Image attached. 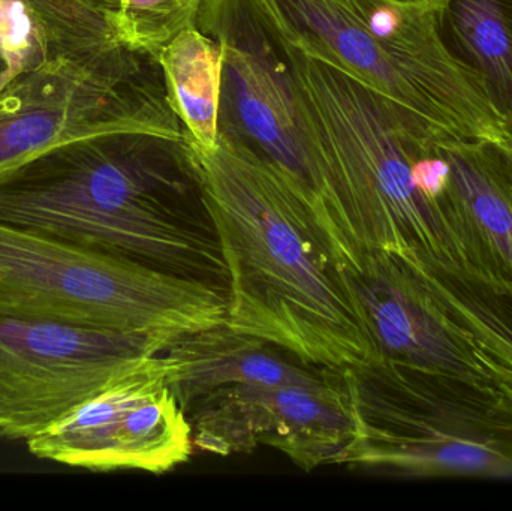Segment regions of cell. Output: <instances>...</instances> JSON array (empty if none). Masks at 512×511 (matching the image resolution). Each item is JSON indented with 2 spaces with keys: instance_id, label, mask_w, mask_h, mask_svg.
I'll return each instance as SVG.
<instances>
[{
  "instance_id": "cell-1",
  "label": "cell",
  "mask_w": 512,
  "mask_h": 511,
  "mask_svg": "<svg viewBox=\"0 0 512 511\" xmlns=\"http://www.w3.org/2000/svg\"><path fill=\"white\" fill-rule=\"evenodd\" d=\"M0 222L227 291L185 135L122 132L54 147L0 183Z\"/></svg>"
},
{
  "instance_id": "cell-2",
  "label": "cell",
  "mask_w": 512,
  "mask_h": 511,
  "mask_svg": "<svg viewBox=\"0 0 512 511\" xmlns=\"http://www.w3.org/2000/svg\"><path fill=\"white\" fill-rule=\"evenodd\" d=\"M192 150L227 264L225 324L313 368L372 362L333 252L300 198L267 162L221 135L213 152Z\"/></svg>"
},
{
  "instance_id": "cell-3",
  "label": "cell",
  "mask_w": 512,
  "mask_h": 511,
  "mask_svg": "<svg viewBox=\"0 0 512 511\" xmlns=\"http://www.w3.org/2000/svg\"><path fill=\"white\" fill-rule=\"evenodd\" d=\"M270 36L331 212L355 252L463 269L444 215L417 180L418 159L439 126Z\"/></svg>"
},
{
  "instance_id": "cell-4",
  "label": "cell",
  "mask_w": 512,
  "mask_h": 511,
  "mask_svg": "<svg viewBox=\"0 0 512 511\" xmlns=\"http://www.w3.org/2000/svg\"><path fill=\"white\" fill-rule=\"evenodd\" d=\"M0 317L180 336L227 323V291L0 222Z\"/></svg>"
},
{
  "instance_id": "cell-5",
  "label": "cell",
  "mask_w": 512,
  "mask_h": 511,
  "mask_svg": "<svg viewBox=\"0 0 512 511\" xmlns=\"http://www.w3.org/2000/svg\"><path fill=\"white\" fill-rule=\"evenodd\" d=\"M340 378L357 426L343 465L408 477H512V399L502 390L382 360Z\"/></svg>"
},
{
  "instance_id": "cell-6",
  "label": "cell",
  "mask_w": 512,
  "mask_h": 511,
  "mask_svg": "<svg viewBox=\"0 0 512 511\" xmlns=\"http://www.w3.org/2000/svg\"><path fill=\"white\" fill-rule=\"evenodd\" d=\"M245 2L274 38L445 129L427 95L444 59L435 0Z\"/></svg>"
},
{
  "instance_id": "cell-7",
  "label": "cell",
  "mask_w": 512,
  "mask_h": 511,
  "mask_svg": "<svg viewBox=\"0 0 512 511\" xmlns=\"http://www.w3.org/2000/svg\"><path fill=\"white\" fill-rule=\"evenodd\" d=\"M198 29L222 50L219 135L267 162L300 198L336 263L354 260L301 131L285 59L245 0H204Z\"/></svg>"
},
{
  "instance_id": "cell-8",
  "label": "cell",
  "mask_w": 512,
  "mask_h": 511,
  "mask_svg": "<svg viewBox=\"0 0 512 511\" xmlns=\"http://www.w3.org/2000/svg\"><path fill=\"white\" fill-rule=\"evenodd\" d=\"M174 338L0 317V440L38 437Z\"/></svg>"
},
{
  "instance_id": "cell-9",
  "label": "cell",
  "mask_w": 512,
  "mask_h": 511,
  "mask_svg": "<svg viewBox=\"0 0 512 511\" xmlns=\"http://www.w3.org/2000/svg\"><path fill=\"white\" fill-rule=\"evenodd\" d=\"M26 444L36 458L102 473L164 474L186 464L194 450L161 353L137 360Z\"/></svg>"
},
{
  "instance_id": "cell-10",
  "label": "cell",
  "mask_w": 512,
  "mask_h": 511,
  "mask_svg": "<svg viewBox=\"0 0 512 511\" xmlns=\"http://www.w3.org/2000/svg\"><path fill=\"white\" fill-rule=\"evenodd\" d=\"M337 269L373 360L466 378L511 398L507 374L442 308L406 261L385 252L361 251Z\"/></svg>"
},
{
  "instance_id": "cell-11",
  "label": "cell",
  "mask_w": 512,
  "mask_h": 511,
  "mask_svg": "<svg viewBox=\"0 0 512 511\" xmlns=\"http://www.w3.org/2000/svg\"><path fill=\"white\" fill-rule=\"evenodd\" d=\"M194 446L216 456L271 447L304 471L343 465L357 435L340 372L321 387L234 384L195 402Z\"/></svg>"
},
{
  "instance_id": "cell-12",
  "label": "cell",
  "mask_w": 512,
  "mask_h": 511,
  "mask_svg": "<svg viewBox=\"0 0 512 511\" xmlns=\"http://www.w3.org/2000/svg\"><path fill=\"white\" fill-rule=\"evenodd\" d=\"M438 147L447 177L436 203L463 269L512 290V143L439 131Z\"/></svg>"
},
{
  "instance_id": "cell-13",
  "label": "cell",
  "mask_w": 512,
  "mask_h": 511,
  "mask_svg": "<svg viewBox=\"0 0 512 511\" xmlns=\"http://www.w3.org/2000/svg\"><path fill=\"white\" fill-rule=\"evenodd\" d=\"M168 383L185 413L204 396L234 384L321 387L336 371L313 368L288 351L227 324L180 335L161 353Z\"/></svg>"
},
{
  "instance_id": "cell-14",
  "label": "cell",
  "mask_w": 512,
  "mask_h": 511,
  "mask_svg": "<svg viewBox=\"0 0 512 511\" xmlns=\"http://www.w3.org/2000/svg\"><path fill=\"white\" fill-rule=\"evenodd\" d=\"M439 26L512 137V0H439Z\"/></svg>"
},
{
  "instance_id": "cell-15",
  "label": "cell",
  "mask_w": 512,
  "mask_h": 511,
  "mask_svg": "<svg viewBox=\"0 0 512 511\" xmlns=\"http://www.w3.org/2000/svg\"><path fill=\"white\" fill-rule=\"evenodd\" d=\"M158 62L186 140L198 152H213L219 140L221 45L192 26L162 48Z\"/></svg>"
},
{
  "instance_id": "cell-16",
  "label": "cell",
  "mask_w": 512,
  "mask_h": 511,
  "mask_svg": "<svg viewBox=\"0 0 512 511\" xmlns=\"http://www.w3.org/2000/svg\"><path fill=\"white\" fill-rule=\"evenodd\" d=\"M442 308L477 339L512 386V290L484 281L460 267L409 264Z\"/></svg>"
},
{
  "instance_id": "cell-17",
  "label": "cell",
  "mask_w": 512,
  "mask_h": 511,
  "mask_svg": "<svg viewBox=\"0 0 512 511\" xmlns=\"http://www.w3.org/2000/svg\"><path fill=\"white\" fill-rule=\"evenodd\" d=\"M204 0H120L114 26L120 44L158 59L165 45L197 26Z\"/></svg>"
},
{
  "instance_id": "cell-18",
  "label": "cell",
  "mask_w": 512,
  "mask_h": 511,
  "mask_svg": "<svg viewBox=\"0 0 512 511\" xmlns=\"http://www.w3.org/2000/svg\"><path fill=\"white\" fill-rule=\"evenodd\" d=\"M32 42V26L20 0H0V53L23 59Z\"/></svg>"
},
{
  "instance_id": "cell-19",
  "label": "cell",
  "mask_w": 512,
  "mask_h": 511,
  "mask_svg": "<svg viewBox=\"0 0 512 511\" xmlns=\"http://www.w3.org/2000/svg\"><path fill=\"white\" fill-rule=\"evenodd\" d=\"M399 2H427V0H399Z\"/></svg>"
}]
</instances>
